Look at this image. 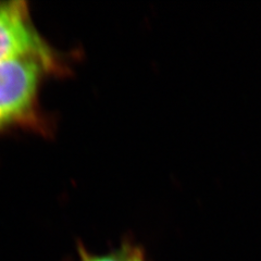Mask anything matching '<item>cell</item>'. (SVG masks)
Listing matches in <instances>:
<instances>
[{
    "instance_id": "6da1fadb",
    "label": "cell",
    "mask_w": 261,
    "mask_h": 261,
    "mask_svg": "<svg viewBox=\"0 0 261 261\" xmlns=\"http://www.w3.org/2000/svg\"><path fill=\"white\" fill-rule=\"evenodd\" d=\"M68 73L36 57L0 62V132L18 125H35L37 99L46 75Z\"/></svg>"
},
{
    "instance_id": "7a4b0ae2",
    "label": "cell",
    "mask_w": 261,
    "mask_h": 261,
    "mask_svg": "<svg viewBox=\"0 0 261 261\" xmlns=\"http://www.w3.org/2000/svg\"><path fill=\"white\" fill-rule=\"evenodd\" d=\"M23 57H36L70 71L61 56L37 32L25 3H0V62Z\"/></svg>"
}]
</instances>
